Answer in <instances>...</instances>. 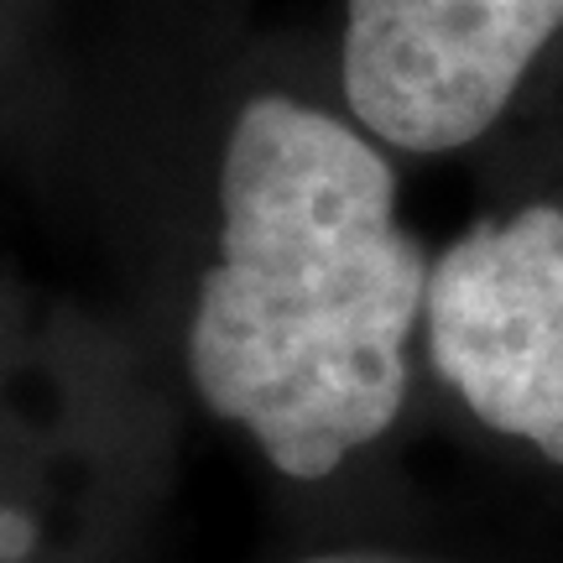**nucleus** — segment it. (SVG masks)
I'll list each match as a JSON object with an SVG mask.
<instances>
[{"instance_id": "obj_1", "label": "nucleus", "mask_w": 563, "mask_h": 563, "mask_svg": "<svg viewBox=\"0 0 563 563\" xmlns=\"http://www.w3.org/2000/svg\"><path fill=\"white\" fill-rule=\"evenodd\" d=\"M391 199L382 152L287 95L251 100L230 131L220 266L199 287L188 365L203 402L292 481H323L402 412L433 272Z\"/></svg>"}, {"instance_id": "obj_2", "label": "nucleus", "mask_w": 563, "mask_h": 563, "mask_svg": "<svg viewBox=\"0 0 563 563\" xmlns=\"http://www.w3.org/2000/svg\"><path fill=\"white\" fill-rule=\"evenodd\" d=\"M439 376L496 433L563 464V209L475 224L428 277Z\"/></svg>"}, {"instance_id": "obj_3", "label": "nucleus", "mask_w": 563, "mask_h": 563, "mask_svg": "<svg viewBox=\"0 0 563 563\" xmlns=\"http://www.w3.org/2000/svg\"><path fill=\"white\" fill-rule=\"evenodd\" d=\"M563 0H350L344 100L402 152H454L485 136Z\"/></svg>"}, {"instance_id": "obj_4", "label": "nucleus", "mask_w": 563, "mask_h": 563, "mask_svg": "<svg viewBox=\"0 0 563 563\" xmlns=\"http://www.w3.org/2000/svg\"><path fill=\"white\" fill-rule=\"evenodd\" d=\"M308 563H407V559H382V553H329V559H308Z\"/></svg>"}]
</instances>
